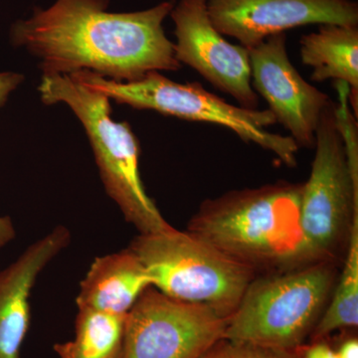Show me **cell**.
<instances>
[{
    "label": "cell",
    "mask_w": 358,
    "mask_h": 358,
    "mask_svg": "<svg viewBox=\"0 0 358 358\" xmlns=\"http://www.w3.org/2000/svg\"><path fill=\"white\" fill-rule=\"evenodd\" d=\"M109 0H56L17 21L11 41L39 60L43 74L90 71L117 82L181 69L164 22L173 0L147 10L108 13Z\"/></svg>",
    "instance_id": "1"
},
{
    "label": "cell",
    "mask_w": 358,
    "mask_h": 358,
    "mask_svg": "<svg viewBox=\"0 0 358 358\" xmlns=\"http://www.w3.org/2000/svg\"><path fill=\"white\" fill-rule=\"evenodd\" d=\"M303 186L280 181L206 200L187 230L255 272L319 262L301 229Z\"/></svg>",
    "instance_id": "2"
},
{
    "label": "cell",
    "mask_w": 358,
    "mask_h": 358,
    "mask_svg": "<svg viewBox=\"0 0 358 358\" xmlns=\"http://www.w3.org/2000/svg\"><path fill=\"white\" fill-rule=\"evenodd\" d=\"M38 92L45 105L65 103L83 124L106 192L127 222L140 234L171 229L141 180L138 138L128 122L114 121L110 99L71 75L42 74Z\"/></svg>",
    "instance_id": "3"
},
{
    "label": "cell",
    "mask_w": 358,
    "mask_h": 358,
    "mask_svg": "<svg viewBox=\"0 0 358 358\" xmlns=\"http://www.w3.org/2000/svg\"><path fill=\"white\" fill-rule=\"evenodd\" d=\"M333 261L255 278L227 320L224 338L296 350L326 310L336 284Z\"/></svg>",
    "instance_id": "4"
},
{
    "label": "cell",
    "mask_w": 358,
    "mask_h": 358,
    "mask_svg": "<svg viewBox=\"0 0 358 358\" xmlns=\"http://www.w3.org/2000/svg\"><path fill=\"white\" fill-rule=\"evenodd\" d=\"M147 270L152 287L174 300L210 307L229 319L253 268L235 260L190 231L176 228L140 234L129 247Z\"/></svg>",
    "instance_id": "5"
},
{
    "label": "cell",
    "mask_w": 358,
    "mask_h": 358,
    "mask_svg": "<svg viewBox=\"0 0 358 358\" xmlns=\"http://www.w3.org/2000/svg\"><path fill=\"white\" fill-rule=\"evenodd\" d=\"M71 76L110 100L134 109L155 110L192 122H209L229 129L245 143H253L275 155L289 167L296 166L298 145L289 136L268 131L277 124L268 110H250L231 105L197 82L176 83L159 72H150L133 82H117L90 71Z\"/></svg>",
    "instance_id": "6"
},
{
    "label": "cell",
    "mask_w": 358,
    "mask_h": 358,
    "mask_svg": "<svg viewBox=\"0 0 358 358\" xmlns=\"http://www.w3.org/2000/svg\"><path fill=\"white\" fill-rule=\"evenodd\" d=\"M312 171L303 183L301 225L319 261L338 262L358 215V181L353 178L331 101L315 133Z\"/></svg>",
    "instance_id": "7"
},
{
    "label": "cell",
    "mask_w": 358,
    "mask_h": 358,
    "mask_svg": "<svg viewBox=\"0 0 358 358\" xmlns=\"http://www.w3.org/2000/svg\"><path fill=\"white\" fill-rule=\"evenodd\" d=\"M227 320L150 287L127 315L122 358H199L224 338Z\"/></svg>",
    "instance_id": "8"
},
{
    "label": "cell",
    "mask_w": 358,
    "mask_h": 358,
    "mask_svg": "<svg viewBox=\"0 0 358 358\" xmlns=\"http://www.w3.org/2000/svg\"><path fill=\"white\" fill-rule=\"evenodd\" d=\"M171 16L176 60L232 96L240 107L257 109L259 96L252 86L249 49L230 43L214 27L206 0H179Z\"/></svg>",
    "instance_id": "9"
},
{
    "label": "cell",
    "mask_w": 358,
    "mask_h": 358,
    "mask_svg": "<svg viewBox=\"0 0 358 358\" xmlns=\"http://www.w3.org/2000/svg\"><path fill=\"white\" fill-rule=\"evenodd\" d=\"M286 42V33H280L249 49L252 86L298 147L313 148L320 117L331 100L301 76Z\"/></svg>",
    "instance_id": "10"
},
{
    "label": "cell",
    "mask_w": 358,
    "mask_h": 358,
    "mask_svg": "<svg viewBox=\"0 0 358 358\" xmlns=\"http://www.w3.org/2000/svg\"><path fill=\"white\" fill-rule=\"evenodd\" d=\"M206 6L219 33L248 49L300 26H358L355 0H206Z\"/></svg>",
    "instance_id": "11"
},
{
    "label": "cell",
    "mask_w": 358,
    "mask_h": 358,
    "mask_svg": "<svg viewBox=\"0 0 358 358\" xmlns=\"http://www.w3.org/2000/svg\"><path fill=\"white\" fill-rule=\"evenodd\" d=\"M70 242V231L56 226L0 271V358H21L31 320L32 289L44 268Z\"/></svg>",
    "instance_id": "12"
},
{
    "label": "cell",
    "mask_w": 358,
    "mask_h": 358,
    "mask_svg": "<svg viewBox=\"0 0 358 358\" xmlns=\"http://www.w3.org/2000/svg\"><path fill=\"white\" fill-rule=\"evenodd\" d=\"M152 287L143 264L131 249L96 257L80 284L78 308L127 315Z\"/></svg>",
    "instance_id": "13"
},
{
    "label": "cell",
    "mask_w": 358,
    "mask_h": 358,
    "mask_svg": "<svg viewBox=\"0 0 358 358\" xmlns=\"http://www.w3.org/2000/svg\"><path fill=\"white\" fill-rule=\"evenodd\" d=\"M300 53L303 64L313 68V81L348 84L357 110L358 26L320 25L317 32L301 36Z\"/></svg>",
    "instance_id": "14"
},
{
    "label": "cell",
    "mask_w": 358,
    "mask_h": 358,
    "mask_svg": "<svg viewBox=\"0 0 358 358\" xmlns=\"http://www.w3.org/2000/svg\"><path fill=\"white\" fill-rule=\"evenodd\" d=\"M127 315L78 308L74 338L55 343L54 352L60 358H122Z\"/></svg>",
    "instance_id": "15"
},
{
    "label": "cell",
    "mask_w": 358,
    "mask_h": 358,
    "mask_svg": "<svg viewBox=\"0 0 358 358\" xmlns=\"http://www.w3.org/2000/svg\"><path fill=\"white\" fill-rule=\"evenodd\" d=\"M343 272L326 310L310 334V341H324L334 331L358 326V215L353 219Z\"/></svg>",
    "instance_id": "16"
},
{
    "label": "cell",
    "mask_w": 358,
    "mask_h": 358,
    "mask_svg": "<svg viewBox=\"0 0 358 358\" xmlns=\"http://www.w3.org/2000/svg\"><path fill=\"white\" fill-rule=\"evenodd\" d=\"M199 358H301L298 350H280L222 338Z\"/></svg>",
    "instance_id": "17"
},
{
    "label": "cell",
    "mask_w": 358,
    "mask_h": 358,
    "mask_svg": "<svg viewBox=\"0 0 358 358\" xmlns=\"http://www.w3.org/2000/svg\"><path fill=\"white\" fill-rule=\"evenodd\" d=\"M299 353L301 358H339L336 350L324 341H312L310 345L299 346Z\"/></svg>",
    "instance_id": "18"
},
{
    "label": "cell",
    "mask_w": 358,
    "mask_h": 358,
    "mask_svg": "<svg viewBox=\"0 0 358 358\" xmlns=\"http://www.w3.org/2000/svg\"><path fill=\"white\" fill-rule=\"evenodd\" d=\"M24 80L20 73L4 71L0 72V108L6 105L9 96L15 91Z\"/></svg>",
    "instance_id": "19"
},
{
    "label": "cell",
    "mask_w": 358,
    "mask_h": 358,
    "mask_svg": "<svg viewBox=\"0 0 358 358\" xmlns=\"http://www.w3.org/2000/svg\"><path fill=\"white\" fill-rule=\"evenodd\" d=\"M16 236L13 219L9 216H0V250L13 241Z\"/></svg>",
    "instance_id": "20"
},
{
    "label": "cell",
    "mask_w": 358,
    "mask_h": 358,
    "mask_svg": "<svg viewBox=\"0 0 358 358\" xmlns=\"http://www.w3.org/2000/svg\"><path fill=\"white\" fill-rule=\"evenodd\" d=\"M339 358H358V339L357 336H348L334 348Z\"/></svg>",
    "instance_id": "21"
}]
</instances>
